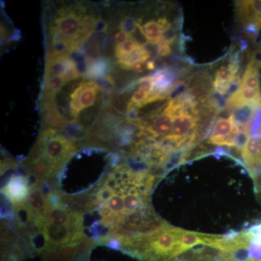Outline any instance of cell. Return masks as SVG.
Returning a JSON list of instances; mask_svg holds the SVG:
<instances>
[{
	"instance_id": "12",
	"label": "cell",
	"mask_w": 261,
	"mask_h": 261,
	"mask_svg": "<svg viewBox=\"0 0 261 261\" xmlns=\"http://www.w3.org/2000/svg\"><path fill=\"white\" fill-rule=\"evenodd\" d=\"M144 34L149 42L159 44L161 42L163 29L158 21L152 20L142 25Z\"/></svg>"
},
{
	"instance_id": "22",
	"label": "cell",
	"mask_w": 261,
	"mask_h": 261,
	"mask_svg": "<svg viewBox=\"0 0 261 261\" xmlns=\"http://www.w3.org/2000/svg\"><path fill=\"white\" fill-rule=\"evenodd\" d=\"M130 37H132V35L126 34V32H123V31H119L114 35L115 42L116 43V44H123L127 40H128Z\"/></svg>"
},
{
	"instance_id": "17",
	"label": "cell",
	"mask_w": 261,
	"mask_h": 261,
	"mask_svg": "<svg viewBox=\"0 0 261 261\" xmlns=\"http://www.w3.org/2000/svg\"><path fill=\"white\" fill-rule=\"evenodd\" d=\"M139 89L144 91L146 93L150 94L153 92V80L151 75H146L138 80Z\"/></svg>"
},
{
	"instance_id": "24",
	"label": "cell",
	"mask_w": 261,
	"mask_h": 261,
	"mask_svg": "<svg viewBox=\"0 0 261 261\" xmlns=\"http://www.w3.org/2000/svg\"><path fill=\"white\" fill-rule=\"evenodd\" d=\"M133 70L137 73H143L146 70L145 62H137L133 66Z\"/></svg>"
},
{
	"instance_id": "14",
	"label": "cell",
	"mask_w": 261,
	"mask_h": 261,
	"mask_svg": "<svg viewBox=\"0 0 261 261\" xmlns=\"http://www.w3.org/2000/svg\"><path fill=\"white\" fill-rule=\"evenodd\" d=\"M137 27V21L130 16H125L120 20L119 28L126 34L132 35Z\"/></svg>"
},
{
	"instance_id": "3",
	"label": "cell",
	"mask_w": 261,
	"mask_h": 261,
	"mask_svg": "<svg viewBox=\"0 0 261 261\" xmlns=\"http://www.w3.org/2000/svg\"><path fill=\"white\" fill-rule=\"evenodd\" d=\"M29 176L23 174H13L3 187L2 193L12 203L13 207L23 205L27 202L31 185Z\"/></svg>"
},
{
	"instance_id": "16",
	"label": "cell",
	"mask_w": 261,
	"mask_h": 261,
	"mask_svg": "<svg viewBox=\"0 0 261 261\" xmlns=\"http://www.w3.org/2000/svg\"><path fill=\"white\" fill-rule=\"evenodd\" d=\"M177 29L173 27V24L171 27L165 29L163 32L162 37H161V42L166 43V44H173V43L176 42L177 39Z\"/></svg>"
},
{
	"instance_id": "4",
	"label": "cell",
	"mask_w": 261,
	"mask_h": 261,
	"mask_svg": "<svg viewBox=\"0 0 261 261\" xmlns=\"http://www.w3.org/2000/svg\"><path fill=\"white\" fill-rule=\"evenodd\" d=\"M178 70L172 67H163L151 74L153 80V92L171 94L178 78Z\"/></svg>"
},
{
	"instance_id": "6",
	"label": "cell",
	"mask_w": 261,
	"mask_h": 261,
	"mask_svg": "<svg viewBox=\"0 0 261 261\" xmlns=\"http://www.w3.org/2000/svg\"><path fill=\"white\" fill-rule=\"evenodd\" d=\"M254 104L261 109L260 89L239 88L226 99V107L233 110L244 104Z\"/></svg>"
},
{
	"instance_id": "9",
	"label": "cell",
	"mask_w": 261,
	"mask_h": 261,
	"mask_svg": "<svg viewBox=\"0 0 261 261\" xmlns=\"http://www.w3.org/2000/svg\"><path fill=\"white\" fill-rule=\"evenodd\" d=\"M150 54L146 50L143 46H140L130 54L122 56L117 60V63L123 70L133 69L134 65L137 62H147L150 58Z\"/></svg>"
},
{
	"instance_id": "13",
	"label": "cell",
	"mask_w": 261,
	"mask_h": 261,
	"mask_svg": "<svg viewBox=\"0 0 261 261\" xmlns=\"http://www.w3.org/2000/svg\"><path fill=\"white\" fill-rule=\"evenodd\" d=\"M140 46L132 37H130V39L123 44H116L115 48V56L117 60L119 59L122 56L133 53Z\"/></svg>"
},
{
	"instance_id": "20",
	"label": "cell",
	"mask_w": 261,
	"mask_h": 261,
	"mask_svg": "<svg viewBox=\"0 0 261 261\" xmlns=\"http://www.w3.org/2000/svg\"><path fill=\"white\" fill-rule=\"evenodd\" d=\"M252 4L255 14V23L254 25L259 29L261 28V0H254L252 1Z\"/></svg>"
},
{
	"instance_id": "23",
	"label": "cell",
	"mask_w": 261,
	"mask_h": 261,
	"mask_svg": "<svg viewBox=\"0 0 261 261\" xmlns=\"http://www.w3.org/2000/svg\"><path fill=\"white\" fill-rule=\"evenodd\" d=\"M21 32L20 30H19L18 29H15L14 32H13V34L10 36V37H8V39H7V42L8 43H13L15 42H18V41L20 40L21 39Z\"/></svg>"
},
{
	"instance_id": "2",
	"label": "cell",
	"mask_w": 261,
	"mask_h": 261,
	"mask_svg": "<svg viewBox=\"0 0 261 261\" xmlns=\"http://www.w3.org/2000/svg\"><path fill=\"white\" fill-rule=\"evenodd\" d=\"M182 231L181 228L168 225L141 244L132 257L142 261H176Z\"/></svg>"
},
{
	"instance_id": "1",
	"label": "cell",
	"mask_w": 261,
	"mask_h": 261,
	"mask_svg": "<svg viewBox=\"0 0 261 261\" xmlns=\"http://www.w3.org/2000/svg\"><path fill=\"white\" fill-rule=\"evenodd\" d=\"M78 147L77 142L67 138L60 130L42 128L23 165L29 176L36 181L47 182L61 173Z\"/></svg>"
},
{
	"instance_id": "7",
	"label": "cell",
	"mask_w": 261,
	"mask_h": 261,
	"mask_svg": "<svg viewBox=\"0 0 261 261\" xmlns=\"http://www.w3.org/2000/svg\"><path fill=\"white\" fill-rule=\"evenodd\" d=\"M114 69L113 61L107 58H100L90 62L85 80H99L111 75Z\"/></svg>"
},
{
	"instance_id": "10",
	"label": "cell",
	"mask_w": 261,
	"mask_h": 261,
	"mask_svg": "<svg viewBox=\"0 0 261 261\" xmlns=\"http://www.w3.org/2000/svg\"><path fill=\"white\" fill-rule=\"evenodd\" d=\"M239 88L260 89L259 73L255 63L252 61L247 65L245 74Z\"/></svg>"
},
{
	"instance_id": "19",
	"label": "cell",
	"mask_w": 261,
	"mask_h": 261,
	"mask_svg": "<svg viewBox=\"0 0 261 261\" xmlns=\"http://www.w3.org/2000/svg\"><path fill=\"white\" fill-rule=\"evenodd\" d=\"M172 53L171 46L166 43L161 42L158 44L157 56L160 58H165L171 56Z\"/></svg>"
},
{
	"instance_id": "21",
	"label": "cell",
	"mask_w": 261,
	"mask_h": 261,
	"mask_svg": "<svg viewBox=\"0 0 261 261\" xmlns=\"http://www.w3.org/2000/svg\"><path fill=\"white\" fill-rule=\"evenodd\" d=\"M108 29H109V24L107 20H104L100 17L96 24L94 32L98 33V34L102 33L103 34H108Z\"/></svg>"
},
{
	"instance_id": "8",
	"label": "cell",
	"mask_w": 261,
	"mask_h": 261,
	"mask_svg": "<svg viewBox=\"0 0 261 261\" xmlns=\"http://www.w3.org/2000/svg\"><path fill=\"white\" fill-rule=\"evenodd\" d=\"M257 106L254 104H244L233 110L231 113V119L238 127L249 126L257 111Z\"/></svg>"
},
{
	"instance_id": "18",
	"label": "cell",
	"mask_w": 261,
	"mask_h": 261,
	"mask_svg": "<svg viewBox=\"0 0 261 261\" xmlns=\"http://www.w3.org/2000/svg\"><path fill=\"white\" fill-rule=\"evenodd\" d=\"M231 83L221 82V81L215 80L214 82V90L220 95L224 96L228 93Z\"/></svg>"
},
{
	"instance_id": "15",
	"label": "cell",
	"mask_w": 261,
	"mask_h": 261,
	"mask_svg": "<svg viewBox=\"0 0 261 261\" xmlns=\"http://www.w3.org/2000/svg\"><path fill=\"white\" fill-rule=\"evenodd\" d=\"M238 75H235L228 67L221 66L218 70L215 80L226 82V83H232Z\"/></svg>"
},
{
	"instance_id": "25",
	"label": "cell",
	"mask_w": 261,
	"mask_h": 261,
	"mask_svg": "<svg viewBox=\"0 0 261 261\" xmlns=\"http://www.w3.org/2000/svg\"><path fill=\"white\" fill-rule=\"evenodd\" d=\"M155 67V61L154 60H148L146 62V70H153Z\"/></svg>"
},
{
	"instance_id": "11",
	"label": "cell",
	"mask_w": 261,
	"mask_h": 261,
	"mask_svg": "<svg viewBox=\"0 0 261 261\" xmlns=\"http://www.w3.org/2000/svg\"><path fill=\"white\" fill-rule=\"evenodd\" d=\"M238 128L239 127L233 123L231 116L228 118H220L217 121H215L211 136L226 137Z\"/></svg>"
},
{
	"instance_id": "5",
	"label": "cell",
	"mask_w": 261,
	"mask_h": 261,
	"mask_svg": "<svg viewBox=\"0 0 261 261\" xmlns=\"http://www.w3.org/2000/svg\"><path fill=\"white\" fill-rule=\"evenodd\" d=\"M242 157L250 173L261 169V134L249 138L242 149Z\"/></svg>"
}]
</instances>
